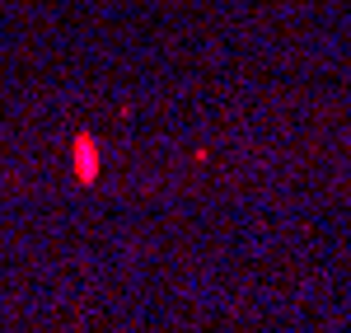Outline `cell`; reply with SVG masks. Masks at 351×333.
<instances>
[{
    "label": "cell",
    "instance_id": "obj_1",
    "mask_svg": "<svg viewBox=\"0 0 351 333\" xmlns=\"http://www.w3.org/2000/svg\"><path fill=\"white\" fill-rule=\"evenodd\" d=\"M71 160H75V179L94 183L99 179V141L89 137V132H80V137L71 141Z\"/></svg>",
    "mask_w": 351,
    "mask_h": 333
}]
</instances>
